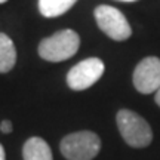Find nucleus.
I'll return each instance as SVG.
<instances>
[{"instance_id": "nucleus-2", "label": "nucleus", "mask_w": 160, "mask_h": 160, "mask_svg": "<svg viewBox=\"0 0 160 160\" xmlns=\"http://www.w3.org/2000/svg\"><path fill=\"white\" fill-rule=\"evenodd\" d=\"M117 128L126 144L135 148H142L151 144L153 131L148 122L131 110H120L116 116Z\"/></svg>"}, {"instance_id": "nucleus-7", "label": "nucleus", "mask_w": 160, "mask_h": 160, "mask_svg": "<svg viewBox=\"0 0 160 160\" xmlns=\"http://www.w3.org/2000/svg\"><path fill=\"white\" fill-rule=\"evenodd\" d=\"M24 160H53L49 144L43 138L33 137L27 139L22 147Z\"/></svg>"}, {"instance_id": "nucleus-5", "label": "nucleus", "mask_w": 160, "mask_h": 160, "mask_svg": "<svg viewBox=\"0 0 160 160\" xmlns=\"http://www.w3.org/2000/svg\"><path fill=\"white\" fill-rule=\"evenodd\" d=\"M105 65L99 58H88L67 73V85L73 91H85L102 77Z\"/></svg>"}, {"instance_id": "nucleus-8", "label": "nucleus", "mask_w": 160, "mask_h": 160, "mask_svg": "<svg viewBox=\"0 0 160 160\" xmlns=\"http://www.w3.org/2000/svg\"><path fill=\"white\" fill-rule=\"evenodd\" d=\"M17 62V49L12 39L0 33V73H9Z\"/></svg>"}, {"instance_id": "nucleus-4", "label": "nucleus", "mask_w": 160, "mask_h": 160, "mask_svg": "<svg viewBox=\"0 0 160 160\" xmlns=\"http://www.w3.org/2000/svg\"><path fill=\"white\" fill-rule=\"evenodd\" d=\"M93 15L99 30H102L110 39L123 42L132 36L131 25L119 9L108 5H101L95 9Z\"/></svg>"}, {"instance_id": "nucleus-11", "label": "nucleus", "mask_w": 160, "mask_h": 160, "mask_svg": "<svg viewBox=\"0 0 160 160\" xmlns=\"http://www.w3.org/2000/svg\"><path fill=\"white\" fill-rule=\"evenodd\" d=\"M0 160H6L5 148H3V145H2V144H0Z\"/></svg>"}, {"instance_id": "nucleus-14", "label": "nucleus", "mask_w": 160, "mask_h": 160, "mask_svg": "<svg viewBox=\"0 0 160 160\" xmlns=\"http://www.w3.org/2000/svg\"><path fill=\"white\" fill-rule=\"evenodd\" d=\"M120 2H135V0H120Z\"/></svg>"}, {"instance_id": "nucleus-12", "label": "nucleus", "mask_w": 160, "mask_h": 160, "mask_svg": "<svg viewBox=\"0 0 160 160\" xmlns=\"http://www.w3.org/2000/svg\"><path fill=\"white\" fill-rule=\"evenodd\" d=\"M156 104L160 107V89L157 92H156Z\"/></svg>"}, {"instance_id": "nucleus-3", "label": "nucleus", "mask_w": 160, "mask_h": 160, "mask_svg": "<svg viewBox=\"0 0 160 160\" xmlns=\"http://www.w3.org/2000/svg\"><path fill=\"white\" fill-rule=\"evenodd\" d=\"M61 153L67 160H92L101 150V139L95 132H73L61 141Z\"/></svg>"}, {"instance_id": "nucleus-6", "label": "nucleus", "mask_w": 160, "mask_h": 160, "mask_svg": "<svg viewBox=\"0 0 160 160\" xmlns=\"http://www.w3.org/2000/svg\"><path fill=\"white\" fill-rule=\"evenodd\" d=\"M133 86L141 93H153L160 89V59L147 57L135 67Z\"/></svg>"}, {"instance_id": "nucleus-10", "label": "nucleus", "mask_w": 160, "mask_h": 160, "mask_svg": "<svg viewBox=\"0 0 160 160\" xmlns=\"http://www.w3.org/2000/svg\"><path fill=\"white\" fill-rule=\"evenodd\" d=\"M13 131V128H12V123L9 120H3L2 123H0V132H3V133H11Z\"/></svg>"}, {"instance_id": "nucleus-13", "label": "nucleus", "mask_w": 160, "mask_h": 160, "mask_svg": "<svg viewBox=\"0 0 160 160\" xmlns=\"http://www.w3.org/2000/svg\"><path fill=\"white\" fill-rule=\"evenodd\" d=\"M6 2H8V0H0V5H2V3H6Z\"/></svg>"}, {"instance_id": "nucleus-9", "label": "nucleus", "mask_w": 160, "mask_h": 160, "mask_svg": "<svg viewBox=\"0 0 160 160\" xmlns=\"http://www.w3.org/2000/svg\"><path fill=\"white\" fill-rule=\"evenodd\" d=\"M77 0H39V11L46 18L61 17L70 11Z\"/></svg>"}, {"instance_id": "nucleus-1", "label": "nucleus", "mask_w": 160, "mask_h": 160, "mask_svg": "<svg viewBox=\"0 0 160 160\" xmlns=\"http://www.w3.org/2000/svg\"><path fill=\"white\" fill-rule=\"evenodd\" d=\"M80 48V37L74 30H61L40 42L39 55L49 62H61L74 57Z\"/></svg>"}]
</instances>
